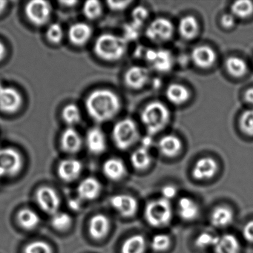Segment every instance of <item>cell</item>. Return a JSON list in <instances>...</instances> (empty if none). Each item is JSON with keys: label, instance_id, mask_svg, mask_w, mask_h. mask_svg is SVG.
<instances>
[{"label": "cell", "instance_id": "cell-1", "mask_svg": "<svg viewBox=\"0 0 253 253\" xmlns=\"http://www.w3.org/2000/svg\"><path fill=\"white\" fill-rule=\"evenodd\" d=\"M85 106L88 116L96 123L102 124L111 121L118 115L121 103L114 91L101 88L88 94Z\"/></svg>", "mask_w": 253, "mask_h": 253}, {"label": "cell", "instance_id": "cell-2", "mask_svg": "<svg viewBox=\"0 0 253 253\" xmlns=\"http://www.w3.org/2000/svg\"><path fill=\"white\" fill-rule=\"evenodd\" d=\"M127 49V41L123 37L112 34L100 35L94 45V54L105 61L119 60L125 54Z\"/></svg>", "mask_w": 253, "mask_h": 253}, {"label": "cell", "instance_id": "cell-3", "mask_svg": "<svg viewBox=\"0 0 253 253\" xmlns=\"http://www.w3.org/2000/svg\"><path fill=\"white\" fill-rule=\"evenodd\" d=\"M140 118L149 134H158L168 125L170 112L164 103L154 101L143 109Z\"/></svg>", "mask_w": 253, "mask_h": 253}, {"label": "cell", "instance_id": "cell-4", "mask_svg": "<svg viewBox=\"0 0 253 253\" xmlns=\"http://www.w3.org/2000/svg\"><path fill=\"white\" fill-rule=\"evenodd\" d=\"M144 215L147 223L153 227L167 226L173 215L170 201L163 198L151 201L145 208Z\"/></svg>", "mask_w": 253, "mask_h": 253}, {"label": "cell", "instance_id": "cell-5", "mask_svg": "<svg viewBox=\"0 0 253 253\" xmlns=\"http://www.w3.org/2000/svg\"><path fill=\"white\" fill-rule=\"evenodd\" d=\"M139 137V131L135 123L131 119L118 121L112 129V138L117 147L126 150L131 147Z\"/></svg>", "mask_w": 253, "mask_h": 253}, {"label": "cell", "instance_id": "cell-6", "mask_svg": "<svg viewBox=\"0 0 253 253\" xmlns=\"http://www.w3.org/2000/svg\"><path fill=\"white\" fill-rule=\"evenodd\" d=\"M52 7L44 0H32L25 7V14L28 20L37 27H42L48 23L51 17Z\"/></svg>", "mask_w": 253, "mask_h": 253}, {"label": "cell", "instance_id": "cell-7", "mask_svg": "<svg viewBox=\"0 0 253 253\" xmlns=\"http://www.w3.org/2000/svg\"><path fill=\"white\" fill-rule=\"evenodd\" d=\"M23 104V96L18 90L0 84V112L12 115L19 112Z\"/></svg>", "mask_w": 253, "mask_h": 253}, {"label": "cell", "instance_id": "cell-8", "mask_svg": "<svg viewBox=\"0 0 253 253\" xmlns=\"http://www.w3.org/2000/svg\"><path fill=\"white\" fill-rule=\"evenodd\" d=\"M174 27L172 23L166 18L155 19L148 26L146 36L155 43H162L169 41L172 37Z\"/></svg>", "mask_w": 253, "mask_h": 253}, {"label": "cell", "instance_id": "cell-9", "mask_svg": "<svg viewBox=\"0 0 253 253\" xmlns=\"http://www.w3.org/2000/svg\"><path fill=\"white\" fill-rule=\"evenodd\" d=\"M23 159L21 154L11 147L0 148V167L6 175L18 174L23 168Z\"/></svg>", "mask_w": 253, "mask_h": 253}, {"label": "cell", "instance_id": "cell-10", "mask_svg": "<svg viewBox=\"0 0 253 253\" xmlns=\"http://www.w3.org/2000/svg\"><path fill=\"white\" fill-rule=\"evenodd\" d=\"M143 57L155 70L160 72L171 70L174 63L172 54L168 50H146Z\"/></svg>", "mask_w": 253, "mask_h": 253}, {"label": "cell", "instance_id": "cell-11", "mask_svg": "<svg viewBox=\"0 0 253 253\" xmlns=\"http://www.w3.org/2000/svg\"><path fill=\"white\" fill-rule=\"evenodd\" d=\"M36 199L38 205L45 212L51 215L58 212L60 198L54 189L47 186L41 188L37 192Z\"/></svg>", "mask_w": 253, "mask_h": 253}, {"label": "cell", "instance_id": "cell-12", "mask_svg": "<svg viewBox=\"0 0 253 253\" xmlns=\"http://www.w3.org/2000/svg\"><path fill=\"white\" fill-rule=\"evenodd\" d=\"M111 205L123 217H131L137 211V201L134 197L128 195H117L112 197Z\"/></svg>", "mask_w": 253, "mask_h": 253}, {"label": "cell", "instance_id": "cell-13", "mask_svg": "<svg viewBox=\"0 0 253 253\" xmlns=\"http://www.w3.org/2000/svg\"><path fill=\"white\" fill-rule=\"evenodd\" d=\"M85 144L88 150L93 155L103 154L107 147V140L103 130L98 127H92L88 129L85 135Z\"/></svg>", "mask_w": 253, "mask_h": 253}, {"label": "cell", "instance_id": "cell-14", "mask_svg": "<svg viewBox=\"0 0 253 253\" xmlns=\"http://www.w3.org/2000/svg\"><path fill=\"white\" fill-rule=\"evenodd\" d=\"M83 140L80 133L73 127H68L62 133L60 146L66 153L76 154L82 149Z\"/></svg>", "mask_w": 253, "mask_h": 253}, {"label": "cell", "instance_id": "cell-15", "mask_svg": "<svg viewBox=\"0 0 253 253\" xmlns=\"http://www.w3.org/2000/svg\"><path fill=\"white\" fill-rule=\"evenodd\" d=\"M150 74L143 66H132L126 72L124 81L127 86L132 89H140L149 82Z\"/></svg>", "mask_w": 253, "mask_h": 253}, {"label": "cell", "instance_id": "cell-16", "mask_svg": "<svg viewBox=\"0 0 253 253\" xmlns=\"http://www.w3.org/2000/svg\"><path fill=\"white\" fill-rule=\"evenodd\" d=\"M92 36V29L85 23H77L72 25L68 30L69 42L75 46L85 45Z\"/></svg>", "mask_w": 253, "mask_h": 253}, {"label": "cell", "instance_id": "cell-17", "mask_svg": "<svg viewBox=\"0 0 253 253\" xmlns=\"http://www.w3.org/2000/svg\"><path fill=\"white\" fill-rule=\"evenodd\" d=\"M218 166L215 160L211 158H201L192 169V175L196 180H208L215 175Z\"/></svg>", "mask_w": 253, "mask_h": 253}, {"label": "cell", "instance_id": "cell-18", "mask_svg": "<svg viewBox=\"0 0 253 253\" xmlns=\"http://www.w3.org/2000/svg\"><path fill=\"white\" fill-rule=\"evenodd\" d=\"M82 170L83 164L79 160L69 158L63 160L59 164L57 172L62 180L66 182H72L80 177Z\"/></svg>", "mask_w": 253, "mask_h": 253}, {"label": "cell", "instance_id": "cell-19", "mask_svg": "<svg viewBox=\"0 0 253 253\" xmlns=\"http://www.w3.org/2000/svg\"><path fill=\"white\" fill-rule=\"evenodd\" d=\"M101 183L94 177H86L78 186V195L83 201H93L101 192Z\"/></svg>", "mask_w": 253, "mask_h": 253}, {"label": "cell", "instance_id": "cell-20", "mask_svg": "<svg viewBox=\"0 0 253 253\" xmlns=\"http://www.w3.org/2000/svg\"><path fill=\"white\" fill-rule=\"evenodd\" d=\"M191 57L195 65L201 69L211 67L216 60L214 50L207 45L195 47L192 51Z\"/></svg>", "mask_w": 253, "mask_h": 253}, {"label": "cell", "instance_id": "cell-21", "mask_svg": "<svg viewBox=\"0 0 253 253\" xmlns=\"http://www.w3.org/2000/svg\"><path fill=\"white\" fill-rule=\"evenodd\" d=\"M109 228L110 222L104 214H96L90 220L89 234L94 239L100 240L106 237Z\"/></svg>", "mask_w": 253, "mask_h": 253}, {"label": "cell", "instance_id": "cell-22", "mask_svg": "<svg viewBox=\"0 0 253 253\" xmlns=\"http://www.w3.org/2000/svg\"><path fill=\"white\" fill-rule=\"evenodd\" d=\"M103 174L112 180H121L125 175L126 166L119 158H109L103 166Z\"/></svg>", "mask_w": 253, "mask_h": 253}, {"label": "cell", "instance_id": "cell-23", "mask_svg": "<svg viewBox=\"0 0 253 253\" xmlns=\"http://www.w3.org/2000/svg\"><path fill=\"white\" fill-rule=\"evenodd\" d=\"M182 143L178 137L171 134L164 136L158 142V149L164 156H176L181 150Z\"/></svg>", "mask_w": 253, "mask_h": 253}, {"label": "cell", "instance_id": "cell-24", "mask_svg": "<svg viewBox=\"0 0 253 253\" xmlns=\"http://www.w3.org/2000/svg\"><path fill=\"white\" fill-rule=\"evenodd\" d=\"M166 97L170 103L174 105H181L189 100L190 97V93L184 85L181 84H172L167 87Z\"/></svg>", "mask_w": 253, "mask_h": 253}, {"label": "cell", "instance_id": "cell-25", "mask_svg": "<svg viewBox=\"0 0 253 253\" xmlns=\"http://www.w3.org/2000/svg\"><path fill=\"white\" fill-rule=\"evenodd\" d=\"M214 249L215 253H239V241L234 235L226 234L217 238Z\"/></svg>", "mask_w": 253, "mask_h": 253}, {"label": "cell", "instance_id": "cell-26", "mask_svg": "<svg viewBox=\"0 0 253 253\" xmlns=\"http://www.w3.org/2000/svg\"><path fill=\"white\" fill-rule=\"evenodd\" d=\"M179 215L186 220H192L198 217L199 214V207L198 204L187 197H183L179 200L177 204Z\"/></svg>", "mask_w": 253, "mask_h": 253}, {"label": "cell", "instance_id": "cell-27", "mask_svg": "<svg viewBox=\"0 0 253 253\" xmlns=\"http://www.w3.org/2000/svg\"><path fill=\"white\" fill-rule=\"evenodd\" d=\"M233 212L226 207H218L211 214V223L215 227H226L233 220Z\"/></svg>", "mask_w": 253, "mask_h": 253}, {"label": "cell", "instance_id": "cell-28", "mask_svg": "<svg viewBox=\"0 0 253 253\" xmlns=\"http://www.w3.org/2000/svg\"><path fill=\"white\" fill-rule=\"evenodd\" d=\"M198 21L192 16H186L179 22L178 30L180 35L186 40H192L198 35Z\"/></svg>", "mask_w": 253, "mask_h": 253}, {"label": "cell", "instance_id": "cell-29", "mask_svg": "<svg viewBox=\"0 0 253 253\" xmlns=\"http://www.w3.org/2000/svg\"><path fill=\"white\" fill-rule=\"evenodd\" d=\"M17 221L23 229L32 230L39 225L41 218L38 213L30 209H23L17 214Z\"/></svg>", "mask_w": 253, "mask_h": 253}, {"label": "cell", "instance_id": "cell-30", "mask_svg": "<svg viewBox=\"0 0 253 253\" xmlns=\"http://www.w3.org/2000/svg\"><path fill=\"white\" fill-rule=\"evenodd\" d=\"M146 241L141 235H134L126 240L121 247V253H144Z\"/></svg>", "mask_w": 253, "mask_h": 253}, {"label": "cell", "instance_id": "cell-31", "mask_svg": "<svg viewBox=\"0 0 253 253\" xmlns=\"http://www.w3.org/2000/svg\"><path fill=\"white\" fill-rule=\"evenodd\" d=\"M151 161L152 158L149 149L144 146L136 149L131 156V164L136 169H146L150 165Z\"/></svg>", "mask_w": 253, "mask_h": 253}, {"label": "cell", "instance_id": "cell-32", "mask_svg": "<svg viewBox=\"0 0 253 253\" xmlns=\"http://www.w3.org/2000/svg\"><path fill=\"white\" fill-rule=\"evenodd\" d=\"M62 119L69 127L77 125L82 120V115L79 107L74 103H69L64 106L61 112Z\"/></svg>", "mask_w": 253, "mask_h": 253}, {"label": "cell", "instance_id": "cell-33", "mask_svg": "<svg viewBox=\"0 0 253 253\" xmlns=\"http://www.w3.org/2000/svg\"><path fill=\"white\" fill-rule=\"evenodd\" d=\"M226 69L231 76L241 78L245 75L247 72V65L241 58L231 57L226 62Z\"/></svg>", "mask_w": 253, "mask_h": 253}, {"label": "cell", "instance_id": "cell-34", "mask_svg": "<svg viewBox=\"0 0 253 253\" xmlns=\"http://www.w3.org/2000/svg\"><path fill=\"white\" fill-rule=\"evenodd\" d=\"M232 14L238 18H247L253 13V3L248 0L236 1L231 7Z\"/></svg>", "mask_w": 253, "mask_h": 253}, {"label": "cell", "instance_id": "cell-35", "mask_svg": "<svg viewBox=\"0 0 253 253\" xmlns=\"http://www.w3.org/2000/svg\"><path fill=\"white\" fill-rule=\"evenodd\" d=\"M83 13L88 20H97L102 15L103 7L97 0H88L84 3Z\"/></svg>", "mask_w": 253, "mask_h": 253}, {"label": "cell", "instance_id": "cell-36", "mask_svg": "<svg viewBox=\"0 0 253 253\" xmlns=\"http://www.w3.org/2000/svg\"><path fill=\"white\" fill-rule=\"evenodd\" d=\"M72 221V217L68 213L58 211V212L53 214L51 223L54 229L60 231H65L70 227Z\"/></svg>", "mask_w": 253, "mask_h": 253}, {"label": "cell", "instance_id": "cell-37", "mask_svg": "<svg viewBox=\"0 0 253 253\" xmlns=\"http://www.w3.org/2000/svg\"><path fill=\"white\" fill-rule=\"evenodd\" d=\"M46 39L48 42L54 45H58L61 43L64 38V32L63 28L59 23H52L50 25L45 33Z\"/></svg>", "mask_w": 253, "mask_h": 253}, {"label": "cell", "instance_id": "cell-38", "mask_svg": "<svg viewBox=\"0 0 253 253\" xmlns=\"http://www.w3.org/2000/svg\"><path fill=\"white\" fill-rule=\"evenodd\" d=\"M240 128L244 134L253 136V109L244 111L240 118Z\"/></svg>", "mask_w": 253, "mask_h": 253}, {"label": "cell", "instance_id": "cell-39", "mask_svg": "<svg viewBox=\"0 0 253 253\" xmlns=\"http://www.w3.org/2000/svg\"><path fill=\"white\" fill-rule=\"evenodd\" d=\"M170 245H171V238L166 234L155 235L151 241V247L154 251H165L170 247Z\"/></svg>", "mask_w": 253, "mask_h": 253}, {"label": "cell", "instance_id": "cell-40", "mask_svg": "<svg viewBox=\"0 0 253 253\" xmlns=\"http://www.w3.org/2000/svg\"><path fill=\"white\" fill-rule=\"evenodd\" d=\"M24 253H52L51 246L44 241H36L25 247Z\"/></svg>", "mask_w": 253, "mask_h": 253}, {"label": "cell", "instance_id": "cell-41", "mask_svg": "<svg viewBox=\"0 0 253 253\" xmlns=\"http://www.w3.org/2000/svg\"><path fill=\"white\" fill-rule=\"evenodd\" d=\"M148 16H149V12L146 8L140 5L136 7L131 13V18H132L131 23L140 29L145 21L147 20Z\"/></svg>", "mask_w": 253, "mask_h": 253}, {"label": "cell", "instance_id": "cell-42", "mask_svg": "<svg viewBox=\"0 0 253 253\" xmlns=\"http://www.w3.org/2000/svg\"><path fill=\"white\" fill-rule=\"evenodd\" d=\"M217 236L211 235L209 232H203L201 235H198L197 238L196 243L197 247L200 248H207V247H213L215 245L217 242Z\"/></svg>", "mask_w": 253, "mask_h": 253}, {"label": "cell", "instance_id": "cell-43", "mask_svg": "<svg viewBox=\"0 0 253 253\" xmlns=\"http://www.w3.org/2000/svg\"><path fill=\"white\" fill-rule=\"evenodd\" d=\"M140 28L133 25L132 23L126 25L124 28V35L123 38L128 42V41H133L137 39L139 36Z\"/></svg>", "mask_w": 253, "mask_h": 253}, {"label": "cell", "instance_id": "cell-44", "mask_svg": "<svg viewBox=\"0 0 253 253\" xmlns=\"http://www.w3.org/2000/svg\"><path fill=\"white\" fill-rule=\"evenodd\" d=\"M106 3L112 11H121L126 9L131 1H108Z\"/></svg>", "mask_w": 253, "mask_h": 253}, {"label": "cell", "instance_id": "cell-45", "mask_svg": "<svg viewBox=\"0 0 253 253\" xmlns=\"http://www.w3.org/2000/svg\"><path fill=\"white\" fill-rule=\"evenodd\" d=\"M161 193H162L163 198L167 201H170L177 195V189L174 186L169 185V186H165L163 188Z\"/></svg>", "mask_w": 253, "mask_h": 253}, {"label": "cell", "instance_id": "cell-46", "mask_svg": "<svg viewBox=\"0 0 253 253\" xmlns=\"http://www.w3.org/2000/svg\"><path fill=\"white\" fill-rule=\"evenodd\" d=\"M243 236L248 242L253 244V220L248 222L243 229Z\"/></svg>", "mask_w": 253, "mask_h": 253}, {"label": "cell", "instance_id": "cell-47", "mask_svg": "<svg viewBox=\"0 0 253 253\" xmlns=\"http://www.w3.org/2000/svg\"><path fill=\"white\" fill-rule=\"evenodd\" d=\"M221 25L226 29H231L235 24V17L232 14H224L220 19Z\"/></svg>", "mask_w": 253, "mask_h": 253}, {"label": "cell", "instance_id": "cell-48", "mask_svg": "<svg viewBox=\"0 0 253 253\" xmlns=\"http://www.w3.org/2000/svg\"><path fill=\"white\" fill-rule=\"evenodd\" d=\"M244 99L247 103L253 105V88H248L244 93Z\"/></svg>", "mask_w": 253, "mask_h": 253}, {"label": "cell", "instance_id": "cell-49", "mask_svg": "<svg viewBox=\"0 0 253 253\" xmlns=\"http://www.w3.org/2000/svg\"><path fill=\"white\" fill-rule=\"evenodd\" d=\"M6 56V47L4 45L3 42L0 41V62L3 60Z\"/></svg>", "mask_w": 253, "mask_h": 253}, {"label": "cell", "instance_id": "cell-50", "mask_svg": "<svg viewBox=\"0 0 253 253\" xmlns=\"http://www.w3.org/2000/svg\"><path fill=\"white\" fill-rule=\"evenodd\" d=\"M60 3L63 6L67 7V8H72V7L75 6L78 3V1L72 0V1H60Z\"/></svg>", "mask_w": 253, "mask_h": 253}, {"label": "cell", "instance_id": "cell-51", "mask_svg": "<svg viewBox=\"0 0 253 253\" xmlns=\"http://www.w3.org/2000/svg\"><path fill=\"white\" fill-rule=\"evenodd\" d=\"M8 2L7 1H0V15L6 9Z\"/></svg>", "mask_w": 253, "mask_h": 253}, {"label": "cell", "instance_id": "cell-52", "mask_svg": "<svg viewBox=\"0 0 253 253\" xmlns=\"http://www.w3.org/2000/svg\"><path fill=\"white\" fill-rule=\"evenodd\" d=\"M69 204H70V207H72V209H74V210H77L80 208V202H78L77 200L70 201Z\"/></svg>", "mask_w": 253, "mask_h": 253}]
</instances>
